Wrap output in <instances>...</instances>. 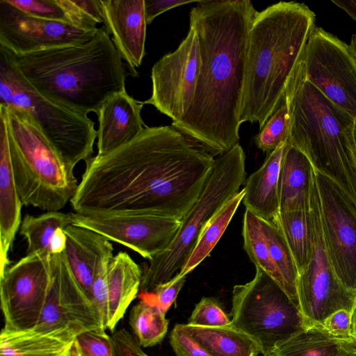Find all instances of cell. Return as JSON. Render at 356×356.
I'll return each mask as SVG.
<instances>
[{
	"label": "cell",
	"instance_id": "30bf717a",
	"mask_svg": "<svg viewBox=\"0 0 356 356\" xmlns=\"http://www.w3.org/2000/svg\"><path fill=\"white\" fill-rule=\"evenodd\" d=\"M312 248L307 266L298 273L297 291L300 309L311 325H321L332 313H353L356 292L345 286L336 275L323 237L318 195L314 175L309 209Z\"/></svg>",
	"mask_w": 356,
	"mask_h": 356
},
{
	"label": "cell",
	"instance_id": "277c9868",
	"mask_svg": "<svg viewBox=\"0 0 356 356\" xmlns=\"http://www.w3.org/2000/svg\"><path fill=\"white\" fill-rule=\"evenodd\" d=\"M305 3L280 1L257 11L250 26L239 122L261 129L285 97L314 28Z\"/></svg>",
	"mask_w": 356,
	"mask_h": 356
},
{
	"label": "cell",
	"instance_id": "60d3db41",
	"mask_svg": "<svg viewBox=\"0 0 356 356\" xmlns=\"http://www.w3.org/2000/svg\"><path fill=\"white\" fill-rule=\"evenodd\" d=\"M352 314V312L346 309L338 310L330 314L321 325L334 337L343 339H353Z\"/></svg>",
	"mask_w": 356,
	"mask_h": 356
},
{
	"label": "cell",
	"instance_id": "e575fe53",
	"mask_svg": "<svg viewBox=\"0 0 356 356\" xmlns=\"http://www.w3.org/2000/svg\"><path fill=\"white\" fill-rule=\"evenodd\" d=\"M68 17L70 23L82 29L97 30L104 24L100 0H56Z\"/></svg>",
	"mask_w": 356,
	"mask_h": 356
},
{
	"label": "cell",
	"instance_id": "f1b7e54d",
	"mask_svg": "<svg viewBox=\"0 0 356 356\" xmlns=\"http://www.w3.org/2000/svg\"><path fill=\"white\" fill-rule=\"evenodd\" d=\"M272 221L283 234L299 273L307 266L312 252V230L309 211L279 212Z\"/></svg>",
	"mask_w": 356,
	"mask_h": 356
},
{
	"label": "cell",
	"instance_id": "bcb514c9",
	"mask_svg": "<svg viewBox=\"0 0 356 356\" xmlns=\"http://www.w3.org/2000/svg\"><path fill=\"white\" fill-rule=\"evenodd\" d=\"M350 46L353 51V54L356 58V34L353 35Z\"/></svg>",
	"mask_w": 356,
	"mask_h": 356
},
{
	"label": "cell",
	"instance_id": "e0dca14e",
	"mask_svg": "<svg viewBox=\"0 0 356 356\" xmlns=\"http://www.w3.org/2000/svg\"><path fill=\"white\" fill-rule=\"evenodd\" d=\"M97 29L37 18L0 0V47L15 54L85 42Z\"/></svg>",
	"mask_w": 356,
	"mask_h": 356
},
{
	"label": "cell",
	"instance_id": "8fae6325",
	"mask_svg": "<svg viewBox=\"0 0 356 356\" xmlns=\"http://www.w3.org/2000/svg\"><path fill=\"white\" fill-rule=\"evenodd\" d=\"M300 69L323 95L356 119V58L350 44L314 26Z\"/></svg>",
	"mask_w": 356,
	"mask_h": 356
},
{
	"label": "cell",
	"instance_id": "9c48e42d",
	"mask_svg": "<svg viewBox=\"0 0 356 356\" xmlns=\"http://www.w3.org/2000/svg\"><path fill=\"white\" fill-rule=\"evenodd\" d=\"M232 324L259 344L263 356L311 325L300 308L268 274L256 268L254 278L234 286Z\"/></svg>",
	"mask_w": 356,
	"mask_h": 356
},
{
	"label": "cell",
	"instance_id": "4316f807",
	"mask_svg": "<svg viewBox=\"0 0 356 356\" xmlns=\"http://www.w3.org/2000/svg\"><path fill=\"white\" fill-rule=\"evenodd\" d=\"M184 325L189 334L211 356H258L261 353L257 341L232 323L221 327Z\"/></svg>",
	"mask_w": 356,
	"mask_h": 356
},
{
	"label": "cell",
	"instance_id": "b9f144b4",
	"mask_svg": "<svg viewBox=\"0 0 356 356\" xmlns=\"http://www.w3.org/2000/svg\"><path fill=\"white\" fill-rule=\"evenodd\" d=\"M111 337L115 356H149L142 350L136 338L125 328L114 332Z\"/></svg>",
	"mask_w": 356,
	"mask_h": 356
},
{
	"label": "cell",
	"instance_id": "603a6c76",
	"mask_svg": "<svg viewBox=\"0 0 356 356\" xmlns=\"http://www.w3.org/2000/svg\"><path fill=\"white\" fill-rule=\"evenodd\" d=\"M286 143L267 154L263 165L245 181L243 203L265 220H272L280 211L279 176Z\"/></svg>",
	"mask_w": 356,
	"mask_h": 356
},
{
	"label": "cell",
	"instance_id": "ac0fdd59",
	"mask_svg": "<svg viewBox=\"0 0 356 356\" xmlns=\"http://www.w3.org/2000/svg\"><path fill=\"white\" fill-rule=\"evenodd\" d=\"M104 30L129 73L137 76L145 54L146 18L144 0H100Z\"/></svg>",
	"mask_w": 356,
	"mask_h": 356
},
{
	"label": "cell",
	"instance_id": "4fadbf2b",
	"mask_svg": "<svg viewBox=\"0 0 356 356\" xmlns=\"http://www.w3.org/2000/svg\"><path fill=\"white\" fill-rule=\"evenodd\" d=\"M313 168L327 254L338 278L356 292V204L336 181Z\"/></svg>",
	"mask_w": 356,
	"mask_h": 356
},
{
	"label": "cell",
	"instance_id": "7c38bea8",
	"mask_svg": "<svg viewBox=\"0 0 356 356\" xmlns=\"http://www.w3.org/2000/svg\"><path fill=\"white\" fill-rule=\"evenodd\" d=\"M51 254H26L0 275L2 330L33 329L40 318L51 282Z\"/></svg>",
	"mask_w": 356,
	"mask_h": 356
},
{
	"label": "cell",
	"instance_id": "7bdbcfd3",
	"mask_svg": "<svg viewBox=\"0 0 356 356\" xmlns=\"http://www.w3.org/2000/svg\"><path fill=\"white\" fill-rule=\"evenodd\" d=\"M199 1L193 0H144L145 13L147 24L152 21L161 13L173 8Z\"/></svg>",
	"mask_w": 356,
	"mask_h": 356
},
{
	"label": "cell",
	"instance_id": "3957f363",
	"mask_svg": "<svg viewBox=\"0 0 356 356\" xmlns=\"http://www.w3.org/2000/svg\"><path fill=\"white\" fill-rule=\"evenodd\" d=\"M0 52L38 92L86 115L126 90L125 64L104 29L79 44L24 54L0 47Z\"/></svg>",
	"mask_w": 356,
	"mask_h": 356
},
{
	"label": "cell",
	"instance_id": "44dd1931",
	"mask_svg": "<svg viewBox=\"0 0 356 356\" xmlns=\"http://www.w3.org/2000/svg\"><path fill=\"white\" fill-rule=\"evenodd\" d=\"M11 166L6 123L0 116V275L8 267V253L22 222V207Z\"/></svg>",
	"mask_w": 356,
	"mask_h": 356
},
{
	"label": "cell",
	"instance_id": "7a4b0ae2",
	"mask_svg": "<svg viewBox=\"0 0 356 356\" xmlns=\"http://www.w3.org/2000/svg\"><path fill=\"white\" fill-rule=\"evenodd\" d=\"M256 12L249 0H203L190 12L200 70L188 113L172 126L212 156L238 144L248 41Z\"/></svg>",
	"mask_w": 356,
	"mask_h": 356
},
{
	"label": "cell",
	"instance_id": "6da1fadb",
	"mask_svg": "<svg viewBox=\"0 0 356 356\" xmlns=\"http://www.w3.org/2000/svg\"><path fill=\"white\" fill-rule=\"evenodd\" d=\"M214 163L213 156L172 125L147 127L124 145L86 161L70 202L85 216L145 214L181 220Z\"/></svg>",
	"mask_w": 356,
	"mask_h": 356
},
{
	"label": "cell",
	"instance_id": "681fc988",
	"mask_svg": "<svg viewBox=\"0 0 356 356\" xmlns=\"http://www.w3.org/2000/svg\"><path fill=\"white\" fill-rule=\"evenodd\" d=\"M350 356H356V353H355V354H354V355H350Z\"/></svg>",
	"mask_w": 356,
	"mask_h": 356
},
{
	"label": "cell",
	"instance_id": "8d00e7d4",
	"mask_svg": "<svg viewBox=\"0 0 356 356\" xmlns=\"http://www.w3.org/2000/svg\"><path fill=\"white\" fill-rule=\"evenodd\" d=\"M232 320L220 302L213 297H203L195 305L187 324L203 327H221L231 324Z\"/></svg>",
	"mask_w": 356,
	"mask_h": 356
},
{
	"label": "cell",
	"instance_id": "f546056e",
	"mask_svg": "<svg viewBox=\"0 0 356 356\" xmlns=\"http://www.w3.org/2000/svg\"><path fill=\"white\" fill-rule=\"evenodd\" d=\"M244 195L243 188L234 195L207 224L187 261L177 273L179 277L186 276L210 254L243 201Z\"/></svg>",
	"mask_w": 356,
	"mask_h": 356
},
{
	"label": "cell",
	"instance_id": "2e32d148",
	"mask_svg": "<svg viewBox=\"0 0 356 356\" xmlns=\"http://www.w3.org/2000/svg\"><path fill=\"white\" fill-rule=\"evenodd\" d=\"M72 225L94 231L122 244L149 261L174 240L181 220L154 215L85 216L72 213Z\"/></svg>",
	"mask_w": 356,
	"mask_h": 356
},
{
	"label": "cell",
	"instance_id": "5bb4252c",
	"mask_svg": "<svg viewBox=\"0 0 356 356\" xmlns=\"http://www.w3.org/2000/svg\"><path fill=\"white\" fill-rule=\"evenodd\" d=\"M200 65L197 35L190 26L178 48L153 65L152 95L143 104L154 106L171 118L172 123L181 121L193 103Z\"/></svg>",
	"mask_w": 356,
	"mask_h": 356
},
{
	"label": "cell",
	"instance_id": "d590c367",
	"mask_svg": "<svg viewBox=\"0 0 356 356\" xmlns=\"http://www.w3.org/2000/svg\"><path fill=\"white\" fill-rule=\"evenodd\" d=\"M106 330L99 328L76 336L74 348L76 356H115L111 339Z\"/></svg>",
	"mask_w": 356,
	"mask_h": 356
},
{
	"label": "cell",
	"instance_id": "d4e9b609",
	"mask_svg": "<svg viewBox=\"0 0 356 356\" xmlns=\"http://www.w3.org/2000/svg\"><path fill=\"white\" fill-rule=\"evenodd\" d=\"M76 337L63 330L10 332L1 330L0 356H76Z\"/></svg>",
	"mask_w": 356,
	"mask_h": 356
},
{
	"label": "cell",
	"instance_id": "5b68a950",
	"mask_svg": "<svg viewBox=\"0 0 356 356\" xmlns=\"http://www.w3.org/2000/svg\"><path fill=\"white\" fill-rule=\"evenodd\" d=\"M285 97L289 113L287 143L305 154L315 169L336 181L356 204L355 119L309 82L300 63Z\"/></svg>",
	"mask_w": 356,
	"mask_h": 356
},
{
	"label": "cell",
	"instance_id": "9a60e30c",
	"mask_svg": "<svg viewBox=\"0 0 356 356\" xmlns=\"http://www.w3.org/2000/svg\"><path fill=\"white\" fill-rule=\"evenodd\" d=\"M50 264L47 297L39 322L32 330H63L77 336L90 330L105 329L92 302L75 280L63 253L51 254Z\"/></svg>",
	"mask_w": 356,
	"mask_h": 356
},
{
	"label": "cell",
	"instance_id": "484cf974",
	"mask_svg": "<svg viewBox=\"0 0 356 356\" xmlns=\"http://www.w3.org/2000/svg\"><path fill=\"white\" fill-rule=\"evenodd\" d=\"M275 352L276 356H350L356 353V341L334 337L322 325H312Z\"/></svg>",
	"mask_w": 356,
	"mask_h": 356
},
{
	"label": "cell",
	"instance_id": "4dcf8cb0",
	"mask_svg": "<svg viewBox=\"0 0 356 356\" xmlns=\"http://www.w3.org/2000/svg\"><path fill=\"white\" fill-rule=\"evenodd\" d=\"M140 300L131 309L129 324L141 347L161 343L168 330V320L151 299L149 292H143Z\"/></svg>",
	"mask_w": 356,
	"mask_h": 356
},
{
	"label": "cell",
	"instance_id": "8992f818",
	"mask_svg": "<svg viewBox=\"0 0 356 356\" xmlns=\"http://www.w3.org/2000/svg\"><path fill=\"white\" fill-rule=\"evenodd\" d=\"M0 116L6 123L11 166L22 204L58 211L77 189L74 170L29 114L0 106Z\"/></svg>",
	"mask_w": 356,
	"mask_h": 356
},
{
	"label": "cell",
	"instance_id": "ab89813d",
	"mask_svg": "<svg viewBox=\"0 0 356 356\" xmlns=\"http://www.w3.org/2000/svg\"><path fill=\"white\" fill-rule=\"evenodd\" d=\"M186 276L179 277L177 273L170 280L157 285L149 292L152 301L165 314L175 302L186 282Z\"/></svg>",
	"mask_w": 356,
	"mask_h": 356
},
{
	"label": "cell",
	"instance_id": "c3c4849f",
	"mask_svg": "<svg viewBox=\"0 0 356 356\" xmlns=\"http://www.w3.org/2000/svg\"><path fill=\"white\" fill-rule=\"evenodd\" d=\"M266 356H276L275 352H274V353H271L270 355H266Z\"/></svg>",
	"mask_w": 356,
	"mask_h": 356
},
{
	"label": "cell",
	"instance_id": "cb8c5ba5",
	"mask_svg": "<svg viewBox=\"0 0 356 356\" xmlns=\"http://www.w3.org/2000/svg\"><path fill=\"white\" fill-rule=\"evenodd\" d=\"M143 270L125 252L111 259L107 271L108 318L106 330L113 331L138 295Z\"/></svg>",
	"mask_w": 356,
	"mask_h": 356
},
{
	"label": "cell",
	"instance_id": "f35d334b",
	"mask_svg": "<svg viewBox=\"0 0 356 356\" xmlns=\"http://www.w3.org/2000/svg\"><path fill=\"white\" fill-rule=\"evenodd\" d=\"M170 343L177 356H211L187 331L176 324L170 334Z\"/></svg>",
	"mask_w": 356,
	"mask_h": 356
},
{
	"label": "cell",
	"instance_id": "d6986e66",
	"mask_svg": "<svg viewBox=\"0 0 356 356\" xmlns=\"http://www.w3.org/2000/svg\"><path fill=\"white\" fill-rule=\"evenodd\" d=\"M143 105L126 90L113 95L103 104L97 113V155H105L124 145L147 127L141 118Z\"/></svg>",
	"mask_w": 356,
	"mask_h": 356
},
{
	"label": "cell",
	"instance_id": "83f0119b",
	"mask_svg": "<svg viewBox=\"0 0 356 356\" xmlns=\"http://www.w3.org/2000/svg\"><path fill=\"white\" fill-rule=\"evenodd\" d=\"M260 221L266 238L270 259L277 274L276 282L300 308L297 291L298 271L289 245L272 220L260 218Z\"/></svg>",
	"mask_w": 356,
	"mask_h": 356
},
{
	"label": "cell",
	"instance_id": "ee69618b",
	"mask_svg": "<svg viewBox=\"0 0 356 356\" xmlns=\"http://www.w3.org/2000/svg\"><path fill=\"white\" fill-rule=\"evenodd\" d=\"M332 3L344 10L352 19L356 21V0H332Z\"/></svg>",
	"mask_w": 356,
	"mask_h": 356
},
{
	"label": "cell",
	"instance_id": "d6a6232c",
	"mask_svg": "<svg viewBox=\"0 0 356 356\" xmlns=\"http://www.w3.org/2000/svg\"><path fill=\"white\" fill-rule=\"evenodd\" d=\"M243 247L256 268H260L275 282L277 274L272 264L260 218L245 209L243 225Z\"/></svg>",
	"mask_w": 356,
	"mask_h": 356
},
{
	"label": "cell",
	"instance_id": "74e56055",
	"mask_svg": "<svg viewBox=\"0 0 356 356\" xmlns=\"http://www.w3.org/2000/svg\"><path fill=\"white\" fill-rule=\"evenodd\" d=\"M23 13L43 19L70 24V21L56 0H5Z\"/></svg>",
	"mask_w": 356,
	"mask_h": 356
},
{
	"label": "cell",
	"instance_id": "7dc6e473",
	"mask_svg": "<svg viewBox=\"0 0 356 356\" xmlns=\"http://www.w3.org/2000/svg\"><path fill=\"white\" fill-rule=\"evenodd\" d=\"M354 138H355V144H356V119H355V128H354Z\"/></svg>",
	"mask_w": 356,
	"mask_h": 356
},
{
	"label": "cell",
	"instance_id": "52a82bcc",
	"mask_svg": "<svg viewBox=\"0 0 356 356\" xmlns=\"http://www.w3.org/2000/svg\"><path fill=\"white\" fill-rule=\"evenodd\" d=\"M245 175V155L239 144L215 159L202 193L181 220L174 240L143 270L140 291H152L180 271L207 224L239 191Z\"/></svg>",
	"mask_w": 356,
	"mask_h": 356
},
{
	"label": "cell",
	"instance_id": "ffe728a7",
	"mask_svg": "<svg viewBox=\"0 0 356 356\" xmlns=\"http://www.w3.org/2000/svg\"><path fill=\"white\" fill-rule=\"evenodd\" d=\"M64 232L67 241L63 253L75 280L90 300L96 274L113 257V245L102 234L82 227L70 225Z\"/></svg>",
	"mask_w": 356,
	"mask_h": 356
},
{
	"label": "cell",
	"instance_id": "1f68e13d",
	"mask_svg": "<svg viewBox=\"0 0 356 356\" xmlns=\"http://www.w3.org/2000/svg\"><path fill=\"white\" fill-rule=\"evenodd\" d=\"M70 225L71 213L47 211L38 216L26 215L19 229L26 241V254L36 252L51 254V244L57 230L65 229Z\"/></svg>",
	"mask_w": 356,
	"mask_h": 356
},
{
	"label": "cell",
	"instance_id": "ba28073f",
	"mask_svg": "<svg viewBox=\"0 0 356 356\" xmlns=\"http://www.w3.org/2000/svg\"><path fill=\"white\" fill-rule=\"evenodd\" d=\"M0 106L24 111L74 170L92 157L97 138L88 115L56 103L38 92L0 52Z\"/></svg>",
	"mask_w": 356,
	"mask_h": 356
},
{
	"label": "cell",
	"instance_id": "f6af8a7d",
	"mask_svg": "<svg viewBox=\"0 0 356 356\" xmlns=\"http://www.w3.org/2000/svg\"><path fill=\"white\" fill-rule=\"evenodd\" d=\"M352 333L353 337L356 341V305L352 314Z\"/></svg>",
	"mask_w": 356,
	"mask_h": 356
},
{
	"label": "cell",
	"instance_id": "7402d4cb",
	"mask_svg": "<svg viewBox=\"0 0 356 356\" xmlns=\"http://www.w3.org/2000/svg\"><path fill=\"white\" fill-rule=\"evenodd\" d=\"M313 177L307 156L286 143L279 176V212L309 211Z\"/></svg>",
	"mask_w": 356,
	"mask_h": 356
},
{
	"label": "cell",
	"instance_id": "836d02e7",
	"mask_svg": "<svg viewBox=\"0 0 356 356\" xmlns=\"http://www.w3.org/2000/svg\"><path fill=\"white\" fill-rule=\"evenodd\" d=\"M289 113L284 97L280 106L268 119L254 140L258 148L268 154L280 145L286 143L289 137Z\"/></svg>",
	"mask_w": 356,
	"mask_h": 356
}]
</instances>
